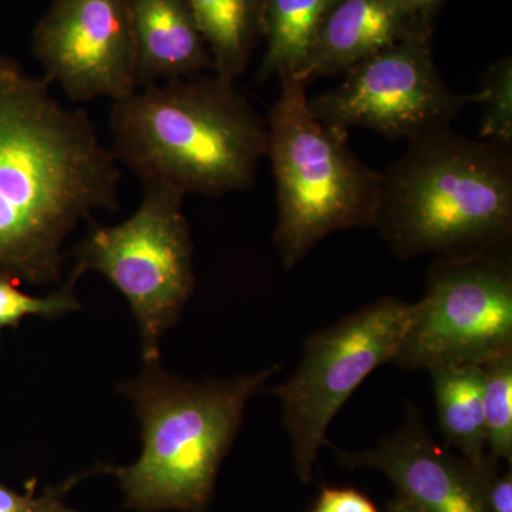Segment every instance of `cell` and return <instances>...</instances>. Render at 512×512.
<instances>
[{
    "label": "cell",
    "mask_w": 512,
    "mask_h": 512,
    "mask_svg": "<svg viewBox=\"0 0 512 512\" xmlns=\"http://www.w3.org/2000/svg\"><path fill=\"white\" fill-rule=\"evenodd\" d=\"M121 180L89 114L0 56V274L56 282L64 241L94 212L119 210Z\"/></svg>",
    "instance_id": "cell-1"
},
{
    "label": "cell",
    "mask_w": 512,
    "mask_h": 512,
    "mask_svg": "<svg viewBox=\"0 0 512 512\" xmlns=\"http://www.w3.org/2000/svg\"><path fill=\"white\" fill-rule=\"evenodd\" d=\"M111 153L141 185L187 197L248 190L266 154V123L234 79L198 74L138 87L110 110Z\"/></svg>",
    "instance_id": "cell-2"
},
{
    "label": "cell",
    "mask_w": 512,
    "mask_h": 512,
    "mask_svg": "<svg viewBox=\"0 0 512 512\" xmlns=\"http://www.w3.org/2000/svg\"><path fill=\"white\" fill-rule=\"evenodd\" d=\"M373 227L402 259L510 245L511 147L453 128L410 141L382 173Z\"/></svg>",
    "instance_id": "cell-3"
},
{
    "label": "cell",
    "mask_w": 512,
    "mask_h": 512,
    "mask_svg": "<svg viewBox=\"0 0 512 512\" xmlns=\"http://www.w3.org/2000/svg\"><path fill=\"white\" fill-rule=\"evenodd\" d=\"M278 370L192 383L168 375L160 362L146 363L140 377L120 387L136 406L143 453L133 466L107 468L120 480L126 507L205 512L248 400Z\"/></svg>",
    "instance_id": "cell-4"
},
{
    "label": "cell",
    "mask_w": 512,
    "mask_h": 512,
    "mask_svg": "<svg viewBox=\"0 0 512 512\" xmlns=\"http://www.w3.org/2000/svg\"><path fill=\"white\" fill-rule=\"evenodd\" d=\"M279 83L265 119V157L276 185L275 247L292 269L333 232L375 225L382 173L350 150L348 131L313 114L308 83L295 74Z\"/></svg>",
    "instance_id": "cell-5"
},
{
    "label": "cell",
    "mask_w": 512,
    "mask_h": 512,
    "mask_svg": "<svg viewBox=\"0 0 512 512\" xmlns=\"http://www.w3.org/2000/svg\"><path fill=\"white\" fill-rule=\"evenodd\" d=\"M183 195L143 185V198L128 220L93 224L74 249L76 266L103 275L130 303L146 363L160 359V342L195 288L191 229Z\"/></svg>",
    "instance_id": "cell-6"
},
{
    "label": "cell",
    "mask_w": 512,
    "mask_h": 512,
    "mask_svg": "<svg viewBox=\"0 0 512 512\" xmlns=\"http://www.w3.org/2000/svg\"><path fill=\"white\" fill-rule=\"evenodd\" d=\"M394 365L481 366L512 353L510 245L434 259Z\"/></svg>",
    "instance_id": "cell-7"
},
{
    "label": "cell",
    "mask_w": 512,
    "mask_h": 512,
    "mask_svg": "<svg viewBox=\"0 0 512 512\" xmlns=\"http://www.w3.org/2000/svg\"><path fill=\"white\" fill-rule=\"evenodd\" d=\"M414 305L383 298L319 330L306 339L291 379L272 393L292 441L296 473L312 477L320 447L336 414L377 367L393 362L410 323Z\"/></svg>",
    "instance_id": "cell-8"
},
{
    "label": "cell",
    "mask_w": 512,
    "mask_h": 512,
    "mask_svg": "<svg viewBox=\"0 0 512 512\" xmlns=\"http://www.w3.org/2000/svg\"><path fill=\"white\" fill-rule=\"evenodd\" d=\"M345 73L338 86L309 99V106L323 123L348 133L362 127L410 143L451 128L471 103V94L451 92L441 77L431 26H416Z\"/></svg>",
    "instance_id": "cell-9"
},
{
    "label": "cell",
    "mask_w": 512,
    "mask_h": 512,
    "mask_svg": "<svg viewBox=\"0 0 512 512\" xmlns=\"http://www.w3.org/2000/svg\"><path fill=\"white\" fill-rule=\"evenodd\" d=\"M43 77L72 103L138 89L131 0H53L33 30Z\"/></svg>",
    "instance_id": "cell-10"
},
{
    "label": "cell",
    "mask_w": 512,
    "mask_h": 512,
    "mask_svg": "<svg viewBox=\"0 0 512 512\" xmlns=\"http://www.w3.org/2000/svg\"><path fill=\"white\" fill-rule=\"evenodd\" d=\"M343 463L376 468L396 484L402 498L423 512H487L485 468L448 456L414 414L402 429L360 453L338 450Z\"/></svg>",
    "instance_id": "cell-11"
},
{
    "label": "cell",
    "mask_w": 512,
    "mask_h": 512,
    "mask_svg": "<svg viewBox=\"0 0 512 512\" xmlns=\"http://www.w3.org/2000/svg\"><path fill=\"white\" fill-rule=\"evenodd\" d=\"M416 26L427 25L414 23L399 0H340L320 25L296 76L311 84L320 76L345 73Z\"/></svg>",
    "instance_id": "cell-12"
},
{
    "label": "cell",
    "mask_w": 512,
    "mask_h": 512,
    "mask_svg": "<svg viewBox=\"0 0 512 512\" xmlns=\"http://www.w3.org/2000/svg\"><path fill=\"white\" fill-rule=\"evenodd\" d=\"M137 86L214 72L207 42L187 0H131Z\"/></svg>",
    "instance_id": "cell-13"
},
{
    "label": "cell",
    "mask_w": 512,
    "mask_h": 512,
    "mask_svg": "<svg viewBox=\"0 0 512 512\" xmlns=\"http://www.w3.org/2000/svg\"><path fill=\"white\" fill-rule=\"evenodd\" d=\"M440 429L448 446L484 471L491 463L487 453L481 366H447L429 370Z\"/></svg>",
    "instance_id": "cell-14"
},
{
    "label": "cell",
    "mask_w": 512,
    "mask_h": 512,
    "mask_svg": "<svg viewBox=\"0 0 512 512\" xmlns=\"http://www.w3.org/2000/svg\"><path fill=\"white\" fill-rule=\"evenodd\" d=\"M210 50L214 72L229 79L247 69L264 35L266 0H187Z\"/></svg>",
    "instance_id": "cell-15"
},
{
    "label": "cell",
    "mask_w": 512,
    "mask_h": 512,
    "mask_svg": "<svg viewBox=\"0 0 512 512\" xmlns=\"http://www.w3.org/2000/svg\"><path fill=\"white\" fill-rule=\"evenodd\" d=\"M340 0H266L264 35L266 49L258 80L298 74L323 20Z\"/></svg>",
    "instance_id": "cell-16"
},
{
    "label": "cell",
    "mask_w": 512,
    "mask_h": 512,
    "mask_svg": "<svg viewBox=\"0 0 512 512\" xmlns=\"http://www.w3.org/2000/svg\"><path fill=\"white\" fill-rule=\"evenodd\" d=\"M487 453L491 463L512 458V353L481 365Z\"/></svg>",
    "instance_id": "cell-17"
},
{
    "label": "cell",
    "mask_w": 512,
    "mask_h": 512,
    "mask_svg": "<svg viewBox=\"0 0 512 512\" xmlns=\"http://www.w3.org/2000/svg\"><path fill=\"white\" fill-rule=\"evenodd\" d=\"M471 101L481 107L480 140L512 147V59L505 56L480 77Z\"/></svg>",
    "instance_id": "cell-18"
},
{
    "label": "cell",
    "mask_w": 512,
    "mask_h": 512,
    "mask_svg": "<svg viewBox=\"0 0 512 512\" xmlns=\"http://www.w3.org/2000/svg\"><path fill=\"white\" fill-rule=\"evenodd\" d=\"M83 274L82 269L74 265L69 281L46 298H36L20 291V282L0 274V330L18 328L20 322L30 315L57 318L79 311L82 305L77 301L74 286Z\"/></svg>",
    "instance_id": "cell-19"
},
{
    "label": "cell",
    "mask_w": 512,
    "mask_h": 512,
    "mask_svg": "<svg viewBox=\"0 0 512 512\" xmlns=\"http://www.w3.org/2000/svg\"><path fill=\"white\" fill-rule=\"evenodd\" d=\"M313 512H379L375 504L352 488H323Z\"/></svg>",
    "instance_id": "cell-20"
},
{
    "label": "cell",
    "mask_w": 512,
    "mask_h": 512,
    "mask_svg": "<svg viewBox=\"0 0 512 512\" xmlns=\"http://www.w3.org/2000/svg\"><path fill=\"white\" fill-rule=\"evenodd\" d=\"M47 498V491L42 497H35V481L29 483L26 494L16 493L12 488L0 484V512H39Z\"/></svg>",
    "instance_id": "cell-21"
},
{
    "label": "cell",
    "mask_w": 512,
    "mask_h": 512,
    "mask_svg": "<svg viewBox=\"0 0 512 512\" xmlns=\"http://www.w3.org/2000/svg\"><path fill=\"white\" fill-rule=\"evenodd\" d=\"M487 512H512L511 473L485 481Z\"/></svg>",
    "instance_id": "cell-22"
},
{
    "label": "cell",
    "mask_w": 512,
    "mask_h": 512,
    "mask_svg": "<svg viewBox=\"0 0 512 512\" xmlns=\"http://www.w3.org/2000/svg\"><path fill=\"white\" fill-rule=\"evenodd\" d=\"M399 2L414 23L431 26V20L444 0H399Z\"/></svg>",
    "instance_id": "cell-23"
},
{
    "label": "cell",
    "mask_w": 512,
    "mask_h": 512,
    "mask_svg": "<svg viewBox=\"0 0 512 512\" xmlns=\"http://www.w3.org/2000/svg\"><path fill=\"white\" fill-rule=\"evenodd\" d=\"M62 490H47V498L43 507L40 508L39 512H79L70 510V508L64 507L62 501L59 500V495Z\"/></svg>",
    "instance_id": "cell-24"
},
{
    "label": "cell",
    "mask_w": 512,
    "mask_h": 512,
    "mask_svg": "<svg viewBox=\"0 0 512 512\" xmlns=\"http://www.w3.org/2000/svg\"><path fill=\"white\" fill-rule=\"evenodd\" d=\"M389 512H423L420 508H417L416 505L409 503V501L404 500V498L400 497L399 500L394 501L392 505H390Z\"/></svg>",
    "instance_id": "cell-25"
}]
</instances>
